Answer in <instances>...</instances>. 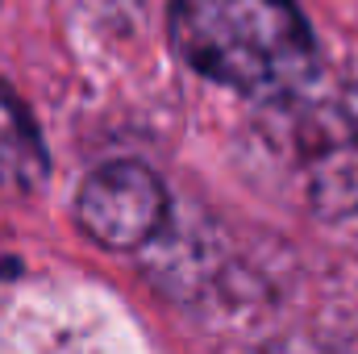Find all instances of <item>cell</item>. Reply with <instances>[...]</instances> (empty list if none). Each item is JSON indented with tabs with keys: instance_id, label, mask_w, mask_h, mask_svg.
<instances>
[{
	"instance_id": "6da1fadb",
	"label": "cell",
	"mask_w": 358,
	"mask_h": 354,
	"mask_svg": "<svg viewBox=\"0 0 358 354\" xmlns=\"http://www.w3.org/2000/svg\"><path fill=\"white\" fill-rule=\"evenodd\" d=\"M171 42L187 67L250 100H292L317 76V42L292 0H176Z\"/></svg>"
},
{
	"instance_id": "7a4b0ae2",
	"label": "cell",
	"mask_w": 358,
	"mask_h": 354,
	"mask_svg": "<svg viewBox=\"0 0 358 354\" xmlns=\"http://www.w3.org/2000/svg\"><path fill=\"white\" fill-rule=\"evenodd\" d=\"M167 208V192L155 171L142 163H108L96 176L84 179L76 217L84 234L108 250H134L150 242Z\"/></svg>"
},
{
	"instance_id": "3957f363",
	"label": "cell",
	"mask_w": 358,
	"mask_h": 354,
	"mask_svg": "<svg viewBox=\"0 0 358 354\" xmlns=\"http://www.w3.org/2000/svg\"><path fill=\"white\" fill-rule=\"evenodd\" d=\"M46 179V146L29 121V113L17 104V96L0 88V200L29 196Z\"/></svg>"
},
{
	"instance_id": "277c9868",
	"label": "cell",
	"mask_w": 358,
	"mask_h": 354,
	"mask_svg": "<svg viewBox=\"0 0 358 354\" xmlns=\"http://www.w3.org/2000/svg\"><path fill=\"white\" fill-rule=\"evenodd\" d=\"M346 117H350V125H355V134H358V84H355V92H350V113H346Z\"/></svg>"
}]
</instances>
